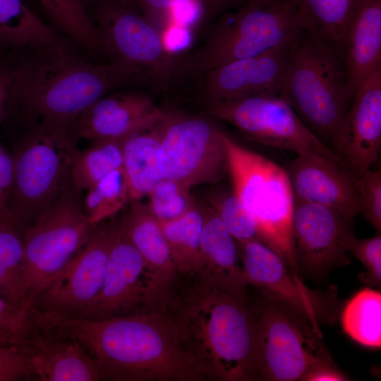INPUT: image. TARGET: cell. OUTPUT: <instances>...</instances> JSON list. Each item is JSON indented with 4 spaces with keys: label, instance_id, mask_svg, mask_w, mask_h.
I'll list each match as a JSON object with an SVG mask.
<instances>
[{
    "label": "cell",
    "instance_id": "cell-32",
    "mask_svg": "<svg viewBox=\"0 0 381 381\" xmlns=\"http://www.w3.org/2000/svg\"><path fill=\"white\" fill-rule=\"evenodd\" d=\"M24 245L20 230L0 222V291L14 305L28 306Z\"/></svg>",
    "mask_w": 381,
    "mask_h": 381
},
{
    "label": "cell",
    "instance_id": "cell-13",
    "mask_svg": "<svg viewBox=\"0 0 381 381\" xmlns=\"http://www.w3.org/2000/svg\"><path fill=\"white\" fill-rule=\"evenodd\" d=\"M121 222L104 221L94 225L86 243L36 296L32 305L41 311L77 317L102 286Z\"/></svg>",
    "mask_w": 381,
    "mask_h": 381
},
{
    "label": "cell",
    "instance_id": "cell-20",
    "mask_svg": "<svg viewBox=\"0 0 381 381\" xmlns=\"http://www.w3.org/2000/svg\"><path fill=\"white\" fill-rule=\"evenodd\" d=\"M333 150L354 170L375 164L381 148V68L361 85L331 140Z\"/></svg>",
    "mask_w": 381,
    "mask_h": 381
},
{
    "label": "cell",
    "instance_id": "cell-33",
    "mask_svg": "<svg viewBox=\"0 0 381 381\" xmlns=\"http://www.w3.org/2000/svg\"><path fill=\"white\" fill-rule=\"evenodd\" d=\"M129 202L123 169H116L87 190L83 207L92 226L116 215Z\"/></svg>",
    "mask_w": 381,
    "mask_h": 381
},
{
    "label": "cell",
    "instance_id": "cell-34",
    "mask_svg": "<svg viewBox=\"0 0 381 381\" xmlns=\"http://www.w3.org/2000/svg\"><path fill=\"white\" fill-rule=\"evenodd\" d=\"M207 202L220 218L237 243L260 241L256 223L248 213L234 190L214 184L207 194Z\"/></svg>",
    "mask_w": 381,
    "mask_h": 381
},
{
    "label": "cell",
    "instance_id": "cell-11",
    "mask_svg": "<svg viewBox=\"0 0 381 381\" xmlns=\"http://www.w3.org/2000/svg\"><path fill=\"white\" fill-rule=\"evenodd\" d=\"M223 133L211 120L169 111L162 123L159 162L164 178L191 190L228 174Z\"/></svg>",
    "mask_w": 381,
    "mask_h": 381
},
{
    "label": "cell",
    "instance_id": "cell-14",
    "mask_svg": "<svg viewBox=\"0 0 381 381\" xmlns=\"http://www.w3.org/2000/svg\"><path fill=\"white\" fill-rule=\"evenodd\" d=\"M156 310L152 280L141 255L128 238L122 219L111 248L102 286L75 318L102 320Z\"/></svg>",
    "mask_w": 381,
    "mask_h": 381
},
{
    "label": "cell",
    "instance_id": "cell-18",
    "mask_svg": "<svg viewBox=\"0 0 381 381\" xmlns=\"http://www.w3.org/2000/svg\"><path fill=\"white\" fill-rule=\"evenodd\" d=\"M148 95L132 91L107 94L85 109L71 129L78 140L126 138L155 128L168 116Z\"/></svg>",
    "mask_w": 381,
    "mask_h": 381
},
{
    "label": "cell",
    "instance_id": "cell-5",
    "mask_svg": "<svg viewBox=\"0 0 381 381\" xmlns=\"http://www.w3.org/2000/svg\"><path fill=\"white\" fill-rule=\"evenodd\" d=\"M301 30L294 0H248L219 16L200 47L175 55L174 86L289 42Z\"/></svg>",
    "mask_w": 381,
    "mask_h": 381
},
{
    "label": "cell",
    "instance_id": "cell-43",
    "mask_svg": "<svg viewBox=\"0 0 381 381\" xmlns=\"http://www.w3.org/2000/svg\"><path fill=\"white\" fill-rule=\"evenodd\" d=\"M80 3L85 7L87 9V7L92 4L95 0H79Z\"/></svg>",
    "mask_w": 381,
    "mask_h": 381
},
{
    "label": "cell",
    "instance_id": "cell-42",
    "mask_svg": "<svg viewBox=\"0 0 381 381\" xmlns=\"http://www.w3.org/2000/svg\"><path fill=\"white\" fill-rule=\"evenodd\" d=\"M13 171L12 152L0 142V222L18 229L10 210Z\"/></svg>",
    "mask_w": 381,
    "mask_h": 381
},
{
    "label": "cell",
    "instance_id": "cell-29",
    "mask_svg": "<svg viewBox=\"0 0 381 381\" xmlns=\"http://www.w3.org/2000/svg\"><path fill=\"white\" fill-rule=\"evenodd\" d=\"M159 222L178 272L195 275L203 222L199 202L175 219Z\"/></svg>",
    "mask_w": 381,
    "mask_h": 381
},
{
    "label": "cell",
    "instance_id": "cell-17",
    "mask_svg": "<svg viewBox=\"0 0 381 381\" xmlns=\"http://www.w3.org/2000/svg\"><path fill=\"white\" fill-rule=\"evenodd\" d=\"M237 243L248 284L258 286L270 297L304 316L321 337L319 320L327 306L324 297L306 287L284 260L262 242L250 240Z\"/></svg>",
    "mask_w": 381,
    "mask_h": 381
},
{
    "label": "cell",
    "instance_id": "cell-12",
    "mask_svg": "<svg viewBox=\"0 0 381 381\" xmlns=\"http://www.w3.org/2000/svg\"><path fill=\"white\" fill-rule=\"evenodd\" d=\"M320 339L285 311L266 308L256 321L258 377L307 381L318 370L333 366Z\"/></svg>",
    "mask_w": 381,
    "mask_h": 381
},
{
    "label": "cell",
    "instance_id": "cell-9",
    "mask_svg": "<svg viewBox=\"0 0 381 381\" xmlns=\"http://www.w3.org/2000/svg\"><path fill=\"white\" fill-rule=\"evenodd\" d=\"M88 14L111 54V61L142 73L157 92L173 89L175 55L133 0H95Z\"/></svg>",
    "mask_w": 381,
    "mask_h": 381
},
{
    "label": "cell",
    "instance_id": "cell-19",
    "mask_svg": "<svg viewBox=\"0 0 381 381\" xmlns=\"http://www.w3.org/2000/svg\"><path fill=\"white\" fill-rule=\"evenodd\" d=\"M13 342L26 351L37 380H99L94 360L77 339L29 315Z\"/></svg>",
    "mask_w": 381,
    "mask_h": 381
},
{
    "label": "cell",
    "instance_id": "cell-21",
    "mask_svg": "<svg viewBox=\"0 0 381 381\" xmlns=\"http://www.w3.org/2000/svg\"><path fill=\"white\" fill-rule=\"evenodd\" d=\"M287 171L295 200L333 208L351 221L360 213L356 170L320 155L299 153Z\"/></svg>",
    "mask_w": 381,
    "mask_h": 381
},
{
    "label": "cell",
    "instance_id": "cell-24",
    "mask_svg": "<svg viewBox=\"0 0 381 381\" xmlns=\"http://www.w3.org/2000/svg\"><path fill=\"white\" fill-rule=\"evenodd\" d=\"M346 87L353 98L381 68V0H365L349 30L344 54Z\"/></svg>",
    "mask_w": 381,
    "mask_h": 381
},
{
    "label": "cell",
    "instance_id": "cell-40",
    "mask_svg": "<svg viewBox=\"0 0 381 381\" xmlns=\"http://www.w3.org/2000/svg\"><path fill=\"white\" fill-rule=\"evenodd\" d=\"M29 356L18 342L0 344V381L32 378Z\"/></svg>",
    "mask_w": 381,
    "mask_h": 381
},
{
    "label": "cell",
    "instance_id": "cell-4",
    "mask_svg": "<svg viewBox=\"0 0 381 381\" xmlns=\"http://www.w3.org/2000/svg\"><path fill=\"white\" fill-rule=\"evenodd\" d=\"M3 124L13 147L10 210L21 231L37 219L71 181L78 139L71 126L18 112Z\"/></svg>",
    "mask_w": 381,
    "mask_h": 381
},
{
    "label": "cell",
    "instance_id": "cell-35",
    "mask_svg": "<svg viewBox=\"0 0 381 381\" xmlns=\"http://www.w3.org/2000/svg\"><path fill=\"white\" fill-rule=\"evenodd\" d=\"M144 16L164 38L172 24L171 11L176 6L195 5L209 20L219 16L229 8L243 6L248 0H133Z\"/></svg>",
    "mask_w": 381,
    "mask_h": 381
},
{
    "label": "cell",
    "instance_id": "cell-23",
    "mask_svg": "<svg viewBox=\"0 0 381 381\" xmlns=\"http://www.w3.org/2000/svg\"><path fill=\"white\" fill-rule=\"evenodd\" d=\"M130 202L129 210L123 219L125 231L151 275L155 308L162 310L178 270L159 222L141 200Z\"/></svg>",
    "mask_w": 381,
    "mask_h": 381
},
{
    "label": "cell",
    "instance_id": "cell-16",
    "mask_svg": "<svg viewBox=\"0 0 381 381\" xmlns=\"http://www.w3.org/2000/svg\"><path fill=\"white\" fill-rule=\"evenodd\" d=\"M293 40L206 72L193 80L200 96L202 99H230L256 95H281Z\"/></svg>",
    "mask_w": 381,
    "mask_h": 381
},
{
    "label": "cell",
    "instance_id": "cell-10",
    "mask_svg": "<svg viewBox=\"0 0 381 381\" xmlns=\"http://www.w3.org/2000/svg\"><path fill=\"white\" fill-rule=\"evenodd\" d=\"M202 100L206 114L230 123L252 141L296 154L320 155L351 168L305 125L282 95Z\"/></svg>",
    "mask_w": 381,
    "mask_h": 381
},
{
    "label": "cell",
    "instance_id": "cell-28",
    "mask_svg": "<svg viewBox=\"0 0 381 381\" xmlns=\"http://www.w3.org/2000/svg\"><path fill=\"white\" fill-rule=\"evenodd\" d=\"M37 1L63 36L95 55L111 59L107 44L79 0Z\"/></svg>",
    "mask_w": 381,
    "mask_h": 381
},
{
    "label": "cell",
    "instance_id": "cell-37",
    "mask_svg": "<svg viewBox=\"0 0 381 381\" xmlns=\"http://www.w3.org/2000/svg\"><path fill=\"white\" fill-rule=\"evenodd\" d=\"M356 171L360 213L380 232L381 171L370 168Z\"/></svg>",
    "mask_w": 381,
    "mask_h": 381
},
{
    "label": "cell",
    "instance_id": "cell-7",
    "mask_svg": "<svg viewBox=\"0 0 381 381\" xmlns=\"http://www.w3.org/2000/svg\"><path fill=\"white\" fill-rule=\"evenodd\" d=\"M232 189L256 223L260 241L297 274L291 239L294 196L288 171L223 133Z\"/></svg>",
    "mask_w": 381,
    "mask_h": 381
},
{
    "label": "cell",
    "instance_id": "cell-31",
    "mask_svg": "<svg viewBox=\"0 0 381 381\" xmlns=\"http://www.w3.org/2000/svg\"><path fill=\"white\" fill-rule=\"evenodd\" d=\"M345 332L359 344L371 347L381 346V293L365 288L346 304L341 315Z\"/></svg>",
    "mask_w": 381,
    "mask_h": 381
},
{
    "label": "cell",
    "instance_id": "cell-22",
    "mask_svg": "<svg viewBox=\"0 0 381 381\" xmlns=\"http://www.w3.org/2000/svg\"><path fill=\"white\" fill-rule=\"evenodd\" d=\"M199 205L203 222L196 275L200 282L243 301L248 283L237 241L209 205Z\"/></svg>",
    "mask_w": 381,
    "mask_h": 381
},
{
    "label": "cell",
    "instance_id": "cell-6",
    "mask_svg": "<svg viewBox=\"0 0 381 381\" xmlns=\"http://www.w3.org/2000/svg\"><path fill=\"white\" fill-rule=\"evenodd\" d=\"M281 95L319 139L331 141L352 102L344 59L324 41L301 30L290 45Z\"/></svg>",
    "mask_w": 381,
    "mask_h": 381
},
{
    "label": "cell",
    "instance_id": "cell-25",
    "mask_svg": "<svg viewBox=\"0 0 381 381\" xmlns=\"http://www.w3.org/2000/svg\"><path fill=\"white\" fill-rule=\"evenodd\" d=\"M300 27L344 59L347 35L365 0H294Z\"/></svg>",
    "mask_w": 381,
    "mask_h": 381
},
{
    "label": "cell",
    "instance_id": "cell-15",
    "mask_svg": "<svg viewBox=\"0 0 381 381\" xmlns=\"http://www.w3.org/2000/svg\"><path fill=\"white\" fill-rule=\"evenodd\" d=\"M350 222L333 208L294 200L291 239L298 265L316 273L348 263L356 238Z\"/></svg>",
    "mask_w": 381,
    "mask_h": 381
},
{
    "label": "cell",
    "instance_id": "cell-41",
    "mask_svg": "<svg viewBox=\"0 0 381 381\" xmlns=\"http://www.w3.org/2000/svg\"><path fill=\"white\" fill-rule=\"evenodd\" d=\"M28 306L14 305L0 295V344L11 343L28 320Z\"/></svg>",
    "mask_w": 381,
    "mask_h": 381
},
{
    "label": "cell",
    "instance_id": "cell-36",
    "mask_svg": "<svg viewBox=\"0 0 381 381\" xmlns=\"http://www.w3.org/2000/svg\"><path fill=\"white\" fill-rule=\"evenodd\" d=\"M147 197L148 202L145 205L159 221L175 219L197 203L190 189L166 178L159 181Z\"/></svg>",
    "mask_w": 381,
    "mask_h": 381
},
{
    "label": "cell",
    "instance_id": "cell-30",
    "mask_svg": "<svg viewBox=\"0 0 381 381\" xmlns=\"http://www.w3.org/2000/svg\"><path fill=\"white\" fill-rule=\"evenodd\" d=\"M126 138L92 141L90 146L76 152L71 168L75 190H87L111 172L123 166V145Z\"/></svg>",
    "mask_w": 381,
    "mask_h": 381
},
{
    "label": "cell",
    "instance_id": "cell-1",
    "mask_svg": "<svg viewBox=\"0 0 381 381\" xmlns=\"http://www.w3.org/2000/svg\"><path fill=\"white\" fill-rule=\"evenodd\" d=\"M30 313L77 339L94 360L99 380H205L182 344L176 320L164 310L102 320L67 317L35 307Z\"/></svg>",
    "mask_w": 381,
    "mask_h": 381
},
{
    "label": "cell",
    "instance_id": "cell-38",
    "mask_svg": "<svg viewBox=\"0 0 381 381\" xmlns=\"http://www.w3.org/2000/svg\"><path fill=\"white\" fill-rule=\"evenodd\" d=\"M18 89V49H16L0 55V125L15 111Z\"/></svg>",
    "mask_w": 381,
    "mask_h": 381
},
{
    "label": "cell",
    "instance_id": "cell-2",
    "mask_svg": "<svg viewBox=\"0 0 381 381\" xmlns=\"http://www.w3.org/2000/svg\"><path fill=\"white\" fill-rule=\"evenodd\" d=\"M64 36L18 49L19 89L14 112L71 126L90 106L112 92L133 86L150 89L145 77L123 64H95Z\"/></svg>",
    "mask_w": 381,
    "mask_h": 381
},
{
    "label": "cell",
    "instance_id": "cell-39",
    "mask_svg": "<svg viewBox=\"0 0 381 381\" xmlns=\"http://www.w3.org/2000/svg\"><path fill=\"white\" fill-rule=\"evenodd\" d=\"M349 253L355 256L365 267L358 275L361 282L368 286H380L381 284V236L352 241Z\"/></svg>",
    "mask_w": 381,
    "mask_h": 381
},
{
    "label": "cell",
    "instance_id": "cell-26",
    "mask_svg": "<svg viewBox=\"0 0 381 381\" xmlns=\"http://www.w3.org/2000/svg\"><path fill=\"white\" fill-rule=\"evenodd\" d=\"M162 123L124 140L122 169L127 182L129 202L140 201L147 197L164 178L159 162Z\"/></svg>",
    "mask_w": 381,
    "mask_h": 381
},
{
    "label": "cell",
    "instance_id": "cell-8",
    "mask_svg": "<svg viewBox=\"0 0 381 381\" xmlns=\"http://www.w3.org/2000/svg\"><path fill=\"white\" fill-rule=\"evenodd\" d=\"M92 228L71 180L37 219L21 229L30 303L86 243Z\"/></svg>",
    "mask_w": 381,
    "mask_h": 381
},
{
    "label": "cell",
    "instance_id": "cell-3",
    "mask_svg": "<svg viewBox=\"0 0 381 381\" xmlns=\"http://www.w3.org/2000/svg\"><path fill=\"white\" fill-rule=\"evenodd\" d=\"M176 322L184 349L205 378L243 381L259 377L256 321L243 300L201 282Z\"/></svg>",
    "mask_w": 381,
    "mask_h": 381
},
{
    "label": "cell",
    "instance_id": "cell-27",
    "mask_svg": "<svg viewBox=\"0 0 381 381\" xmlns=\"http://www.w3.org/2000/svg\"><path fill=\"white\" fill-rule=\"evenodd\" d=\"M60 36L22 0H0V51L45 45Z\"/></svg>",
    "mask_w": 381,
    "mask_h": 381
}]
</instances>
